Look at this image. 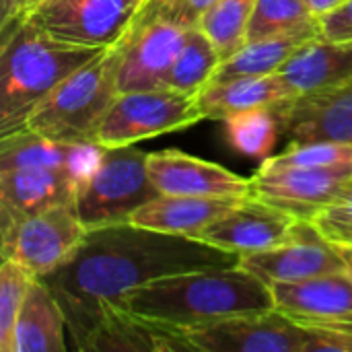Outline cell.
I'll use <instances>...</instances> for the list:
<instances>
[{
    "instance_id": "cell-1",
    "label": "cell",
    "mask_w": 352,
    "mask_h": 352,
    "mask_svg": "<svg viewBox=\"0 0 352 352\" xmlns=\"http://www.w3.org/2000/svg\"><path fill=\"white\" fill-rule=\"evenodd\" d=\"M239 260V254L200 239L122 223L87 231L76 252L39 280L62 305L74 346L85 351L128 291L171 274L237 266Z\"/></svg>"
},
{
    "instance_id": "cell-2",
    "label": "cell",
    "mask_w": 352,
    "mask_h": 352,
    "mask_svg": "<svg viewBox=\"0 0 352 352\" xmlns=\"http://www.w3.org/2000/svg\"><path fill=\"white\" fill-rule=\"evenodd\" d=\"M120 309L153 326L184 334L190 328L276 307L272 289L237 264L151 280L128 291Z\"/></svg>"
},
{
    "instance_id": "cell-3",
    "label": "cell",
    "mask_w": 352,
    "mask_h": 352,
    "mask_svg": "<svg viewBox=\"0 0 352 352\" xmlns=\"http://www.w3.org/2000/svg\"><path fill=\"white\" fill-rule=\"evenodd\" d=\"M101 52L103 47L60 41L31 19L4 31L0 50V138L25 130L29 116Z\"/></svg>"
},
{
    "instance_id": "cell-4",
    "label": "cell",
    "mask_w": 352,
    "mask_h": 352,
    "mask_svg": "<svg viewBox=\"0 0 352 352\" xmlns=\"http://www.w3.org/2000/svg\"><path fill=\"white\" fill-rule=\"evenodd\" d=\"M122 41L66 78L27 120L25 130L66 144H97L101 124L120 95Z\"/></svg>"
},
{
    "instance_id": "cell-5",
    "label": "cell",
    "mask_w": 352,
    "mask_h": 352,
    "mask_svg": "<svg viewBox=\"0 0 352 352\" xmlns=\"http://www.w3.org/2000/svg\"><path fill=\"white\" fill-rule=\"evenodd\" d=\"M146 161L148 153L134 146H103L101 159L82 179L74 200L87 231L130 223L138 208L161 196Z\"/></svg>"
},
{
    "instance_id": "cell-6",
    "label": "cell",
    "mask_w": 352,
    "mask_h": 352,
    "mask_svg": "<svg viewBox=\"0 0 352 352\" xmlns=\"http://www.w3.org/2000/svg\"><path fill=\"white\" fill-rule=\"evenodd\" d=\"M204 120L198 95L169 87L120 93L101 124L99 146H132L159 134L190 128Z\"/></svg>"
},
{
    "instance_id": "cell-7",
    "label": "cell",
    "mask_w": 352,
    "mask_h": 352,
    "mask_svg": "<svg viewBox=\"0 0 352 352\" xmlns=\"http://www.w3.org/2000/svg\"><path fill=\"white\" fill-rule=\"evenodd\" d=\"M85 235L87 227L76 206L58 204L0 231V254L25 266L35 278H43L76 252Z\"/></svg>"
},
{
    "instance_id": "cell-8",
    "label": "cell",
    "mask_w": 352,
    "mask_h": 352,
    "mask_svg": "<svg viewBox=\"0 0 352 352\" xmlns=\"http://www.w3.org/2000/svg\"><path fill=\"white\" fill-rule=\"evenodd\" d=\"M146 0H43L27 19L60 41L111 47L130 31Z\"/></svg>"
},
{
    "instance_id": "cell-9",
    "label": "cell",
    "mask_w": 352,
    "mask_h": 352,
    "mask_svg": "<svg viewBox=\"0 0 352 352\" xmlns=\"http://www.w3.org/2000/svg\"><path fill=\"white\" fill-rule=\"evenodd\" d=\"M200 352H305L307 330L278 309L241 314L184 332Z\"/></svg>"
},
{
    "instance_id": "cell-10",
    "label": "cell",
    "mask_w": 352,
    "mask_h": 352,
    "mask_svg": "<svg viewBox=\"0 0 352 352\" xmlns=\"http://www.w3.org/2000/svg\"><path fill=\"white\" fill-rule=\"evenodd\" d=\"M186 27L138 12L130 31L122 37L120 93L167 87L169 72L186 41Z\"/></svg>"
},
{
    "instance_id": "cell-11",
    "label": "cell",
    "mask_w": 352,
    "mask_h": 352,
    "mask_svg": "<svg viewBox=\"0 0 352 352\" xmlns=\"http://www.w3.org/2000/svg\"><path fill=\"white\" fill-rule=\"evenodd\" d=\"M250 179L252 196L309 221L318 210L334 204L352 184V163L332 167H260Z\"/></svg>"
},
{
    "instance_id": "cell-12",
    "label": "cell",
    "mask_w": 352,
    "mask_h": 352,
    "mask_svg": "<svg viewBox=\"0 0 352 352\" xmlns=\"http://www.w3.org/2000/svg\"><path fill=\"white\" fill-rule=\"evenodd\" d=\"M301 221L303 219L280 206L248 196L204 227L198 239L214 248L248 256L289 241Z\"/></svg>"
},
{
    "instance_id": "cell-13",
    "label": "cell",
    "mask_w": 352,
    "mask_h": 352,
    "mask_svg": "<svg viewBox=\"0 0 352 352\" xmlns=\"http://www.w3.org/2000/svg\"><path fill=\"white\" fill-rule=\"evenodd\" d=\"M239 266L256 274L268 287L274 283H293L346 270L338 250L307 219L301 221L289 241L264 252L241 256Z\"/></svg>"
},
{
    "instance_id": "cell-14",
    "label": "cell",
    "mask_w": 352,
    "mask_h": 352,
    "mask_svg": "<svg viewBox=\"0 0 352 352\" xmlns=\"http://www.w3.org/2000/svg\"><path fill=\"white\" fill-rule=\"evenodd\" d=\"M82 175L68 167L0 169V231L58 204H74Z\"/></svg>"
},
{
    "instance_id": "cell-15",
    "label": "cell",
    "mask_w": 352,
    "mask_h": 352,
    "mask_svg": "<svg viewBox=\"0 0 352 352\" xmlns=\"http://www.w3.org/2000/svg\"><path fill=\"white\" fill-rule=\"evenodd\" d=\"M274 113L291 144L324 140L352 144V78L283 103Z\"/></svg>"
},
{
    "instance_id": "cell-16",
    "label": "cell",
    "mask_w": 352,
    "mask_h": 352,
    "mask_svg": "<svg viewBox=\"0 0 352 352\" xmlns=\"http://www.w3.org/2000/svg\"><path fill=\"white\" fill-rule=\"evenodd\" d=\"M148 175L161 194L169 196H252V179L223 165L196 159L175 148L148 153Z\"/></svg>"
},
{
    "instance_id": "cell-17",
    "label": "cell",
    "mask_w": 352,
    "mask_h": 352,
    "mask_svg": "<svg viewBox=\"0 0 352 352\" xmlns=\"http://www.w3.org/2000/svg\"><path fill=\"white\" fill-rule=\"evenodd\" d=\"M270 289L274 307L299 324L352 314V276L346 270L293 283H274Z\"/></svg>"
},
{
    "instance_id": "cell-18",
    "label": "cell",
    "mask_w": 352,
    "mask_h": 352,
    "mask_svg": "<svg viewBox=\"0 0 352 352\" xmlns=\"http://www.w3.org/2000/svg\"><path fill=\"white\" fill-rule=\"evenodd\" d=\"M243 198L229 196H169L161 194L138 208L130 223L142 229L198 239L200 231L223 217Z\"/></svg>"
},
{
    "instance_id": "cell-19",
    "label": "cell",
    "mask_w": 352,
    "mask_h": 352,
    "mask_svg": "<svg viewBox=\"0 0 352 352\" xmlns=\"http://www.w3.org/2000/svg\"><path fill=\"white\" fill-rule=\"evenodd\" d=\"M299 93L293 85L280 74L264 76H241L227 82L208 85L200 91L198 103L204 113V120H225L237 111L254 107L276 109L283 103L297 99Z\"/></svg>"
},
{
    "instance_id": "cell-20",
    "label": "cell",
    "mask_w": 352,
    "mask_h": 352,
    "mask_svg": "<svg viewBox=\"0 0 352 352\" xmlns=\"http://www.w3.org/2000/svg\"><path fill=\"white\" fill-rule=\"evenodd\" d=\"M66 316L56 295L45 283L35 278L19 311L10 352H64L66 351Z\"/></svg>"
},
{
    "instance_id": "cell-21",
    "label": "cell",
    "mask_w": 352,
    "mask_h": 352,
    "mask_svg": "<svg viewBox=\"0 0 352 352\" xmlns=\"http://www.w3.org/2000/svg\"><path fill=\"white\" fill-rule=\"evenodd\" d=\"M318 37H322L320 19H316V21H311V23L299 27V29H293L289 33H280V35H274V37H268V39L252 41L243 50H239L235 56H231L229 60L221 62L208 85L227 82V80H233V78H241V76L274 74L305 43H309V41H314Z\"/></svg>"
},
{
    "instance_id": "cell-22",
    "label": "cell",
    "mask_w": 352,
    "mask_h": 352,
    "mask_svg": "<svg viewBox=\"0 0 352 352\" xmlns=\"http://www.w3.org/2000/svg\"><path fill=\"white\" fill-rule=\"evenodd\" d=\"M301 95L318 93L352 78V41L318 37L305 43L280 70Z\"/></svg>"
},
{
    "instance_id": "cell-23",
    "label": "cell",
    "mask_w": 352,
    "mask_h": 352,
    "mask_svg": "<svg viewBox=\"0 0 352 352\" xmlns=\"http://www.w3.org/2000/svg\"><path fill=\"white\" fill-rule=\"evenodd\" d=\"M219 64L221 56L212 41L200 27H192L188 29L186 41L169 72L167 87L188 95H200V91L210 82Z\"/></svg>"
},
{
    "instance_id": "cell-24",
    "label": "cell",
    "mask_w": 352,
    "mask_h": 352,
    "mask_svg": "<svg viewBox=\"0 0 352 352\" xmlns=\"http://www.w3.org/2000/svg\"><path fill=\"white\" fill-rule=\"evenodd\" d=\"M256 0H219L200 21V29L212 41L221 62L248 45V27Z\"/></svg>"
},
{
    "instance_id": "cell-25",
    "label": "cell",
    "mask_w": 352,
    "mask_h": 352,
    "mask_svg": "<svg viewBox=\"0 0 352 352\" xmlns=\"http://www.w3.org/2000/svg\"><path fill=\"white\" fill-rule=\"evenodd\" d=\"M231 146L250 159H268L278 138V120L270 107L237 111L223 120Z\"/></svg>"
},
{
    "instance_id": "cell-26",
    "label": "cell",
    "mask_w": 352,
    "mask_h": 352,
    "mask_svg": "<svg viewBox=\"0 0 352 352\" xmlns=\"http://www.w3.org/2000/svg\"><path fill=\"white\" fill-rule=\"evenodd\" d=\"M316 19L320 16L314 14L307 0H256L248 27V43L289 33Z\"/></svg>"
},
{
    "instance_id": "cell-27",
    "label": "cell",
    "mask_w": 352,
    "mask_h": 352,
    "mask_svg": "<svg viewBox=\"0 0 352 352\" xmlns=\"http://www.w3.org/2000/svg\"><path fill=\"white\" fill-rule=\"evenodd\" d=\"M35 276L14 260L2 258L0 266V352H10L12 330Z\"/></svg>"
},
{
    "instance_id": "cell-28",
    "label": "cell",
    "mask_w": 352,
    "mask_h": 352,
    "mask_svg": "<svg viewBox=\"0 0 352 352\" xmlns=\"http://www.w3.org/2000/svg\"><path fill=\"white\" fill-rule=\"evenodd\" d=\"M352 163L351 142H293L280 155H270L260 167L285 169V167H332Z\"/></svg>"
},
{
    "instance_id": "cell-29",
    "label": "cell",
    "mask_w": 352,
    "mask_h": 352,
    "mask_svg": "<svg viewBox=\"0 0 352 352\" xmlns=\"http://www.w3.org/2000/svg\"><path fill=\"white\" fill-rule=\"evenodd\" d=\"M219 0H146L142 12L165 19L179 27L192 29L198 27L202 16L217 4Z\"/></svg>"
},
{
    "instance_id": "cell-30",
    "label": "cell",
    "mask_w": 352,
    "mask_h": 352,
    "mask_svg": "<svg viewBox=\"0 0 352 352\" xmlns=\"http://www.w3.org/2000/svg\"><path fill=\"white\" fill-rule=\"evenodd\" d=\"M301 326L307 330L305 352H352V340L344 334L322 326Z\"/></svg>"
},
{
    "instance_id": "cell-31",
    "label": "cell",
    "mask_w": 352,
    "mask_h": 352,
    "mask_svg": "<svg viewBox=\"0 0 352 352\" xmlns=\"http://www.w3.org/2000/svg\"><path fill=\"white\" fill-rule=\"evenodd\" d=\"M322 37L328 41H352V0L330 14L320 16Z\"/></svg>"
},
{
    "instance_id": "cell-32",
    "label": "cell",
    "mask_w": 352,
    "mask_h": 352,
    "mask_svg": "<svg viewBox=\"0 0 352 352\" xmlns=\"http://www.w3.org/2000/svg\"><path fill=\"white\" fill-rule=\"evenodd\" d=\"M311 219H324V221H334V223H349L352 225V184L346 186V190L340 194V198L334 204L324 206L318 210Z\"/></svg>"
},
{
    "instance_id": "cell-33",
    "label": "cell",
    "mask_w": 352,
    "mask_h": 352,
    "mask_svg": "<svg viewBox=\"0 0 352 352\" xmlns=\"http://www.w3.org/2000/svg\"><path fill=\"white\" fill-rule=\"evenodd\" d=\"M309 221L328 241L352 245V225L349 223H334V221H324V219H309Z\"/></svg>"
},
{
    "instance_id": "cell-34",
    "label": "cell",
    "mask_w": 352,
    "mask_h": 352,
    "mask_svg": "<svg viewBox=\"0 0 352 352\" xmlns=\"http://www.w3.org/2000/svg\"><path fill=\"white\" fill-rule=\"evenodd\" d=\"M43 0H12V6H10V14H8V19L4 21V23H0L2 25V33L4 31H8L10 27H14V25H19L21 21H25L39 4H41Z\"/></svg>"
},
{
    "instance_id": "cell-35",
    "label": "cell",
    "mask_w": 352,
    "mask_h": 352,
    "mask_svg": "<svg viewBox=\"0 0 352 352\" xmlns=\"http://www.w3.org/2000/svg\"><path fill=\"white\" fill-rule=\"evenodd\" d=\"M297 324H299V322H297ZM305 326H322V328H328V330L340 332V334H344L346 338H351L352 340V314H349V316H342V318H334V320L305 322Z\"/></svg>"
},
{
    "instance_id": "cell-36",
    "label": "cell",
    "mask_w": 352,
    "mask_h": 352,
    "mask_svg": "<svg viewBox=\"0 0 352 352\" xmlns=\"http://www.w3.org/2000/svg\"><path fill=\"white\" fill-rule=\"evenodd\" d=\"M349 0H307L309 8L314 10L316 16H324V14H330L334 12L336 8H340L342 4H346Z\"/></svg>"
},
{
    "instance_id": "cell-37",
    "label": "cell",
    "mask_w": 352,
    "mask_h": 352,
    "mask_svg": "<svg viewBox=\"0 0 352 352\" xmlns=\"http://www.w3.org/2000/svg\"><path fill=\"white\" fill-rule=\"evenodd\" d=\"M336 250H338V254L342 256V260H344V266H346V272L352 276V245H344V243H334V241H330Z\"/></svg>"
},
{
    "instance_id": "cell-38",
    "label": "cell",
    "mask_w": 352,
    "mask_h": 352,
    "mask_svg": "<svg viewBox=\"0 0 352 352\" xmlns=\"http://www.w3.org/2000/svg\"><path fill=\"white\" fill-rule=\"evenodd\" d=\"M10 6H12V0H0V23H4L10 14Z\"/></svg>"
}]
</instances>
